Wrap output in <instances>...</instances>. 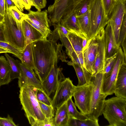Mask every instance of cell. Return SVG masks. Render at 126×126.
I'll list each match as a JSON object with an SVG mask.
<instances>
[{"label": "cell", "instance_id": "cell-1", "mask_svg": "<svg viewBox=\"0 0 126 126\" xmlns=\"http://www.w3.org/2000/svg\"><path fill=\"white\" fill-rule=\"evenodd\" d=\"M36 74L41 82L45 79L52 67L57 65L59 60L67 63L63 46L52 40L45 39L32 43Z\"/></svg>", "mask_w": 126, "mask_h": 126}, {"label": "cell", "instance_id": "cell-2", "mask_svg": "<svg viewBox=\"0 0 126 126\" xmlns=\"http://www.w3.org/2000/svg\"><path fill=\"white\" fill-rule=\"evenodd\" d=\"M19 98L22 109L32 126H43L45 117L41 109L36 96L37 87L25 85L20 88Z\"/></svg>", "mask_w": 126, "mask_h": 126}, {"label": "cell", "instance_id": "cell-3", "mask_svg": "<svg viewBox=\"0 0 126 126\" xmlns=\"http://www.w3.org/2000/svg\"><path fill=\"white\" fill-rule=\"evenodd\" d=\"M109 126H126V99L113 97L104 101L102 111Z\"/></svg>", "mask_w": 126, "mask_h": 126}, {"label": "cell", "instance_id": "cell-4", "mask_svg": "<svg viewBox=\"0 0 126 126\" xmlns=\"http://www.w3.org/2000/svg\"><path fill=\"white\" fill-rule=\"evenodd\" d=\"M2 23L3 30L7 43L19 50L21 52L26 47L22 23L16 21L6 9Z\"/></svg>", "mask_w": 126, "mask_h": 126}, {"label": "cell", "instance_id": "cell-5", "mask_svg": "<svg viewBox=\"0 0 126 126\" xmlns=\"http://www.w3.org/2000/svg\"><path fill=\"white\" fill-rule=\"evenodd\" d=\"M104 70L96 75L92 81L93 85L90 110L87 115L90 118L97 119L102 114L104 101L107 96L101 93V89L103 79Z\"/></svg>", "mask_w": 126, "mask_h": 126}, {"label": "cell", "instance_id": "cell-6", "mask_svg": "<svg viewBox=\"0 0 126 126\" xmlns=\"http://www.w3.org/2000/svg\"><path fill=\"white\" fill-rule=\"evenodd\" d=\"M89 11L91 23L90 39L104 28L109 19L105 14L101 0H92Z\"/></svg>", "mask_w": 126, "mask_h": 126}, {"label": "cell", "instance_id": "cell-7", "mask_svg": "<svg viewBox=\"0 0 126 126\" xmlns=\"http://www.w3.org/2000/svg\"><path fill=\"white\" fill-rule=\"evenodd\" d=\"M124 63H126L122 48L120 47L117 51L115 62L112 70L107 76L103 78L101 89V93L107 96L114 93L117 77L121 67Z\"/></svg>", "mask_w": 126, "mask_h": 126}, {"label": "cell", "instance_id": "cell-8", "mask_svg": "<svg viewBox=\"0 0 126 126\" xmlns=\"http://www.w3.org/2000/svg\"><path fill=\"white\" fill-rule=\"evenodd\" d=\"M93 85L92 82L76 86L73 93L74 104L82 113L87 115L90 109Z\"/></svg>", "mask_w": 126, "mask_h": 126}, {"label": "cell", "instance_id": "cell-9", "mask_svg": "<svg viewBox=\"0 0 126 126\" xmlns=\"http://www.w3.org/2000/svg\"><path fill=\"white\" fill-rule=\"evenodd\" d=\"M69 78H65L59 84L52 100V105L57 109L73 96L76 87Z\"/></svg>", "mask_w": 126, "mask_h": 126}, {"label": "cell", "instance_id": "cell-10", "mask_svg": "<svg viewBox=\"0 0 126 126\" xmlns=\"http://www.w3.org/2000/svg\"><path fill=\"white\" fill-rule=\"evenodd\" d=\"M126 0H116L109 17L117 46L118 48L119 31L125 14L126 13Z\"/></svg>", "mask_w": 126, "mask_h": 126}, {"label": "cell", "instance_id": "cell-11", "mask_svg": "<svg viewBox=\"0 0 126 126\" xmlns=\"http://www.w3.org/2000/svg\"><path fill=\"white\" fill-rule=\"evenodd\" d=\"M62 69L57 65L52 66L45 79L41 82L42 89L49 96L55 92L59 83L65 78L62 72Z\"/></svg>", "mask_w": 126, "mask_h": 126}, {"label": "cell", "instance_id": "cell-12", "mask_svg": "<svg viewBox=\"0 0 126 126\" xmlns=\"http://www.w3.org/2000/svg\"><path fill=\"white\" fill-rule=\"evenodd\" d=\"M98 45L95 36L88 40L82 53L85 67L92 75L94 73V64Z\"/></svg>", "mask_w": 126, "mask_h": 126}, {"label": "cell", "instance_id": "cell-13", "mask_svg": "<svg viewBox=\"0 0 126 126\" xmlns=\"http://www.w3.org/2000/svg\"><path fill=\"white\" fill-rule=\"evenodd\" d=\"M95 37L98 46L94 64V73L92 75V77H94L98 73L104 69L106 58L104 28L102 29L96 35Z\"/></svg>", "mask_w": 126, "mask_h": 126}, {"label": "cell", "instance_id": "cell-14", "mask_svg": "<svg viewBox=\"0 0 126 126\" xmlns=\"http://www.w3.org/2000/svg\"><path fill=\"white\" fill-rule=\"evenodd\" d=\"M20 75L18 78V84L19 88L25 85L34 86L38 89L42 88L41 82L36 77L32 70L21 62L20 63Z\"/></svg>", "mask_w": 126, "mask_h": 126}, {"label": "cell", "instance_id": "cell-15", "mask_svg": "<svg viewBox=\"0 0 126 126\" xmlns=\"http://www.w3.org/2000/svg\"><path fill=\"white\" fill-rule=\"evenodd\" d=\"M61 24L70 32L75 34L83 39L87 38L80 27L75 13L73 12L67 17L61 19Z\"/></svg>", "mask_w": 126, "mask_h": 126}, {"label": "cell", "instance_id": "cell-16", "mask_svg": "<svg viewBox=\"0 0 126 126\" xmlns=\"http://www.w3.org/2000/svg\"><path fill=\"white\" fill-rule=\"evenodd\" d=\"M25 18L28 19L42 28L51 30L49 26L50 23L47 10L34 11L30 10H29V13L26 14Z\"/></svg>", "mask_w": 126, "mask_h": 126}, {"label": "cell", "instance_id": "cell-17", "mask_svg": "<svg viewBox=\"0 0 126 126\" xmlns=\"http://www.w3.org/2000/svg\"><path fill=\"white\" fill-rule=\"evenodd\" d=\"M104 30L105 58H106L116 53L119 48L116 45L112 29L109 21Z\"/></svg>", "mask_w": 126, "mask_h": 126}, {"label": "cell", "instance_id": "cell-18", "mask_svg": "<svg viewBox=\"0 0 126 126\" xmlns=\"http://www.w3.org/2000/svg\"><path fill=\"white\" fill-rule=\"evenodd\" d=\"M116 96L126 99V63H123L119 70L115 86Z\"/></svg>", "mask_w": 126, "mask_h": 126}, {"label": "cell", "instance_id": "cell-19", "mask_svg": "<svg viewBox=\"0 0 126 126\" xmlns=\"http://www.w3.org/2000/svg\"><path fill=\"white\" fill-rule=\"evenodd\" d=\"M22 27L25 38L26 47L34 42L45 39L40 32L25 19L22 22Z\"/></svg>", "mask_w": 126, "mask_h": 126}, {"label": "cell", "instance_id": "cell-20", "mask_svg": "<svg viewBox=\"0 0 126 126\" xmlns=\"http://www.w3.org/2000/svg\"><path fill=\"white\" fill-rule=\"evenodd\" d=\"M68 65L72 66L75 69L78 80V86L84 85L92 82V74L84 67L82 68L71 61H68Z\"/></svg>", "mask_w": 126, "mask_h": 126}, {"label": "cell", "instance_id": "cell-21", "mask_svg": "<svg viewBox=\"0 0 126 126\" xmlns=\"http://www.w3.org/2000/svg\"><path fill=\"white\" fill-rule=\"evenodd\" d=\"M12 81L11 68L6 57L0 56V83L1 85L8 84Z\"/></svg>", "mask_w": 126, "mask_h": 126}, {"label": "cell", "instance_id": "cell-22", "mask_svg": "<svg viewBox=\"0 0 126 126\" xmlns=\"http://www.w3.org/2000/svg\"><path fill=\"white\" fill-rule=\"evenodd\" d=\"M53 118L54 126H68L69 116L66 102L56 109Z\"/></svg>", "mask_w": 126, "mask_h": 126}, {"label": "cell", "instance_id": "cell-23", "mask_svg": "<svg viewBox=\"0 0 126 126\" xmlns=\"http://www.w3.org/2000/svg\"><path fill=\"white\" fill-rule=\"evenodd\" d=\"M21 62L30 68L34 70L36 72L33 55L32 44L27 45L22 53Z\"/></svg>", "mask_w": 126, "mask_h": 126}, {"label": "cell", "instance_id": "cell-24", "mask_svg": "<svg viewBox=\"0 0 126 126\" xmlns=\"http://www.w3.org/2000/svg\"><path fill=\"white\" fill-rule=\"evenodd\" d=\"M4 55L11 67L12 81L15 79H18L21 74L20 62L11 56L7 53H5Z\"/></svg>", "mask_w": 126, "mask_h": 126}, {"label": "cell", "instance_id": "cell-25", "mask_svg": "<svg viewBox=\"0 0 126 126\" xmlns=\"http://www.w3.org/2000/svg\"><path fill=\"white\" fill-rule=\"evenodd\" d=\"M76 17L80 27L88 40L90 39L91 32V23L89 11L84 14Z\"/></svg>", "mask_w": 126, "mask_h": 126}, {"label": "cell", "instance_id": "cell-26", "mask_svg": "<svg viewBox=\"0 0 126 126\" xmlns=\"http://www.w3.org/2000/svg\"><path fill=\"white\" fill-rule=\"evenodd\" d=\"M66 103L69 117L79 120H84L89 118L87 115L78 111L75 105L72 100V97L70 98L67 100Z\"/></svg>", "mask_w": 126, "mask_h": 126}, {"label": "cell", "instance_id": "cell-27", "mask_svg": "<svg viewBox=\"0 0 126 126\" xmlns=\"http://www.w3.org/2000/svg\"><path fill=\"white\" fill-rule=\"evenodd\" d=\"M98 119L88 118L84 120H79L69 117L68 126H99Z\"/></svg>", "mask_w": 126, "mask_h": 126}, {"label": "cell", "instance_id": "cell-28", "mask_svg": "<svg viewBox=\"0 0 126 126\" xmlns=\"http://www.w3.org/2000/svg\"><path fill=\"white\" fill-rule=\"evenodd\" d=\"M67 37L76 53L82 52V42L83 39L70 32Z\"/></svg>", "mask_w": 126, "mask_h": 126}, {"label": "cell", "instance_id": "cell-29", "mask_svg": "<svg viewBox=\"0 0 126 126\" xmlns=\"http://www.w3.org/2000/svg\"><path fill=\"white\" fill-rule=\"evenodd\" d=\"M117 52L110 57L105 58V60L103 77L107 76L112 70L114 65Z\"/></svg>", "mask_w": 126, "mask_h": 126}, {"label": "cell", "instance_id": "cell-30", "mask_svg": "<svg viewBox=\"0 0 126 126\" xmlns=\"http://www.w3.org/2000/svg\"><path fill=\"white\" fill-rule=\"evenodd\" d=\"M92 0H83L77 6L74 12L77 16L85 14L89 11L90 3Z\"/></svg>", "mask_w": 126, "mask_h": 126}, {"label": "cell", "instance_id": "cell-31", "mask_svg": "<svg viewBox=\"0 0 126 126\" xmlns=\"http://www.w3.org/2000/svg\"><path fill=\"white\" fill-rule=\"evenodd\" d=\"M8 9L10 14L16 21L22 23L25 19L26 14L21 12L16 5L11 7Z\"/></svg>", "mask_w": 126, "mask_h": 126}, {"label": "cell", "instance_id": "cell-32", "mask_svg": "<svg viewBox=\"0 0 126 126\" xmlns=\"http://www.w3.org/2000/svg\"><path fill=\"white\" fill-rule=\"evenodd\" d=\"M41 111L46 118L50 119L54 117L55 115L54 109L52 105H48L38 102Z\"/></svg>", "mask_w": 126, "mask_h": 126}, {"label": "cell", "instance_id": "cell-33", "mask_svg": "<svg viewBox=\"0 0 126 126\" xmlns=\"http://www.w3.org/2000/svg\"><path fill=\"white\" fill-rule=\"evenodd\" d=\"M36 96L38 102L48 105H52V100L43 89H38L36 94Z\"/></svg>", "mask_w": 126, "mask_h": 126}, {"label": "cell", "instance_id": "cell-34", "mask_svg": "<svg viewBox=\"0 0 126 126\" xmlns=\"http://www.w3.org/2000/svg\"><path fill=\"white\" fill-rule=\"evenodd\" d=\"M126 13L124 16L121 26L119 35L118 47L122 45L124 41L126 40Z\"/></svg>", "mask_w": 126, "mask_h": 126}, {"label": "cell", "instance_id": "cell-35", "mask_svg": "<svg viewBox=\"0 0 126 126\" xmlns=\"http://www.w3.org/2000/svg\"><path fill=\"white\" fill-rule=\"evenodd\" d=\"M0 46L9 50L10 53L14 55L20 60L22 52L18 49L7 43L1 41H0Z\"/></svg>", "mask_w": 126, "mask_h": 126}, {"label": "cell", "instance_id": "cell-36", "mask_svg": "<svg viewBox=\"0 0 126 126\" xmlns=\"http://www.w3.org/2000/svg\"><path fill=\"white\" fill-rule=\"evenodd\" d=\"M105 15L108 17L115 2L116 0H101Z\"/></svg>", "mask_w": 126, "mask_h": 126}, {"label": "cell", "instance_id": "cell-37", "mask_svg": "<svg viewBox=\"0 0 126 126\" xmlns=\"http://www.w3.org/2000/svg\"><path fill=\"white\" fill-rule=\"evenodd\" d=\"M13 118L9 115L7 117H0V126H17Z\"/></svg>", "mask_w": 126, "mask_h": 126}, {"label": "cell", "instance_id": "cell-38", "mask_svg": "<svg viewBox=\"0 0 126 126\" xmlns=\"http://www.w3.org/2000/svg\"><path fill=\"white\" fill-rule=\"evenodd\" d=\"M32 6L39 11L45 8L47 4L46 0H32Z\"/></svg>", "mask_w": 126, "mask_h": 126}, {"label": "cell", "instance_id": "cell-39", "mask_svg": "<svg viewBox=\"0 0 126 126\" xmlns=\"http://www.w3.org/2000/svg\"><path fill=\"white\" fill-rule=\"evenodd\" d=\"M59 31L64 34L67 37L69 32L60 23H59L54 25Z\"/></svg>", "mask_w": 126, "mask_h": 126}, {"label": "cell", "instance_id": "cell-40", "mask_svg": "<svg viewBox=\"0 0 126 126\" xmlns=\"http://www.w3.org/2000/svg\"><path fill=\"white\" fill-rule=\"evenodd\" d=\"M24 8L26 10H30L32 5L30 0H21Z\"/></svg>", "mask_w": 126, "mask_h": 126}, {"label": "cell", "instance_id": "cell-41", "mask_svg": "<svg viewBox=\"0 0 126 126\" xmlns=\"http://www.w3.org/2000/svg\"><path fill=\"white\" fill-rule=\"evenodd\" d=\"M17 8L22 12H23L24 8L21 0H11Z\"/></svg>", "mask_w": 126, "mask_h": 126}, {"label": "cell", "instance_id": "cell-42", "mask_svg": "<svg viewBox=\"0 0 126 126\" xmlns=\"http://www.w3.org/2000/svg\"><path fill=\"white\" fill-rule=\"evenodd\" d=\"M5 10V0H0V15L2 16H4Z\"/></svg>", "mask_w": 126, "mask_h": 126}, {"label": "cell", "instance_id": "cell-43", "mask_svg": "<svg viewBox=\"0 0 126 126\" xmlns=\"http://www.w3.org/2000/svg\"><path fill=\"white\" fill-rule=\"evenodd\" d=\"M0 41L7 43L3 32L2 23L0 25Z\"/></svg>", "mask_w": 126, "mask_h": 126}, {"label": "cell", "instance_id": "cell-44", "mask_svg": "<svg viewBox=\"0 0 126 126\" xmlns=\"http://www.w3.org/2000/svg\"><path fill=\"white\" fill-rule=\"evenodd\" d=\"M5 8L8 9L11 7L15 5L14 3L11 0H5Z\"/></svg>", "mask_w": 126, "mask_h": 126}, {"label": "cell", "instance_id": "cell-45", "mask_svg": "<svg viewBox=\"0 0 126 126\" xmlns=\"http://www.w3.org/2000/svg\"><path fill=\"white\" fill-rule=\"evenodd\" d=\"M76 54L79 58L81 66L85 68L82 52L76 53Z\"/></svg>", "mask_w": 126, "mask_h": 126}, {"label": "cell", "instance_id": "cell-46", "mask_svg": "<svg viewBox=\"0 0 126 126\" xmlns=\"http://www.w3.org/2000/svg\"><path fill=\"white\" fill-rule=\"evenodd\" d=\"M10 53V52L7 49L4 48L0 46V53Z\"/></svg>", "mask_w": 126, "mask_h": 126}, {"label": "cell", "instance_id": "cell-47", "mask_svg": "<svg viewBox=\"0 0 126 126\" xmlns=\"http://www.w3.org/2000/svg\"><path fill=\"white\" fill-rule=\"evenodd\" d=\"M87 40L88 39L87 38L83 39L82 42L83 49L85 47L87 44Z\"/></svg>", "mask_w": 126, "mask_h": 126}, {"label": "cell", "instance_id": "cell-48", "mask_svg": "<svg viewBox=\"0 0 126 126\" xmlns=\"http://www.w3.org/2000/svg\"><path fill=\"white\" fill-rule=\"evenodd\" d=\"M4 20V16H2L0 15V25L3 23Z\"/></svg>", "mask_w": 126, "mask_h": 126}, {"label": "cell", "instance_id": "cell-49", "mask_svg": "<svg viewBox=\"0 0 126 126\" xmlns=\"http://www.w3.org/2000/svg\"><path fill=\"white\" fill-rule=\"evenodd\" d=\"M30 0V1H31V2L32 3V4H33L32 0Z\"/></svg>", "mask_w": 126, "mask_h": 126}, {"label": "cell", "instance_id": "cell-50", "mask_svg": "<svg viewBox=\"0 0 126 126\" xmlns=\"http://www.w3.org/2000/svg\"><path fill=\"white\" fill-rule=\"evenodd\" d=\"M1 86V85H0V86Z\"/></svg>", "mask_w": 126, "mask_h": 126}, {"label": "cell", "instance_id": "cell-51", "mask_svg": "<svg viewBox=\"0 0 126 126\" xmlns=\"http://www.w3.org/2000/svg\"></svg>", "mask_w": 126, "mask_h": 126}]
</instances>
